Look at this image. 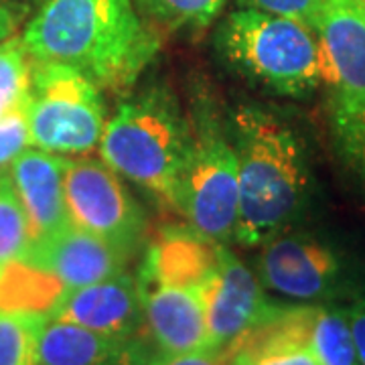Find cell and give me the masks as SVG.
Wrapping results in <instances>:
<instances>
[{
    "label": "cell",
    "mask_w": 365,
    "mask_h": 365,
    "mask_svg": "<svg viewBox=\"0 0 365 365\" xmlns=\"http://www.w3.org/2000/svg\"><path fill=\"white\" fill-rule=\"evenodd\" d=\"M21 39L33 59L73 67L112 91L128 90L160 47L134 0H45Z\"/></svg>",
    "instance_id": "6da1fadb"
},
{
    "label": "cell",
    "mask_w": 365,
    "mask_h": 365,
    "mask_svg": "<svg viewBox=\"0 0 365 365\" xmlns=\"http://www.w3.org/2000/svg\"><path fill=\"white\" fill-rule=\"evenodd\" d=\"M237 157L240 211L234 240L262 246L287 230L311 193L307 148L294 128L260 106L244 104L230 118Z\"/></svg>",
    "instance_id": "7a4b0ae2"
},
{
    "label": "cell",
    "mask_w": 365,
    "mask_h": 365,
    "mask_svg": "<svg viewBox=\"0 0 365 365\" xmlns=\"http://www.w3.org/2000/svg\"><path fill=\"white\" fill-rule=\"evenodd\" d=\"M189 136L191 124L175 96L169 88L155 86L118 106L98 148L108 167L175 209Z\"/></svg>",
    "instance_id": "3957f363"
},
{
    "label": "cell",
    "mask_w": 365,
    "mask_h": 365,
    "mask_svg": "<svg viewBox=\"0 0 365 365\" xmlns=\"http://www.w3.org/2000/svg\"><path fill=\"white\" fill-rule=\"evenodd\" d=\"M223 59L240 76L280 96H307L323 83V57L311 25L242 6L217 33Z\"/></svg>",
    "instance_id": "277c9868"
},
{
    "label": "cell",
    "mask_w": 365,
    "mask_h": 365,
    "mask_svg": "<svg viewBox=\"0 0 365 365\" xmlns=\"http://www.w3.org/2000/svg\"><path fill=\"white\" fill-rule=\"evenodd\" d=\"M25 114L31 146L63 157L96 150L106 128L100 88L78 69L53 61H31Z\"/></svg>",
    "instance_id": "5b68a950"
},
{
    "label": "cell",
    "mask_w": 365,
    "mask_h": 365,
    "mask_svg": "<svg viewBox=\"0 0 365 365\" xmlns=\"http://www.w3.org/2000/svg\"><path fill=\"white\" fill-rule=\"evenodd\" d=\"M191 124L182 158L175 211L189 225L213 242L234 240L240 211L237 157L232 140L205 110Z\"/></svg>",
    "instance_id": "8992f818"
},
{
    "label": "cell",
    "mask_w": 365,
    "mask_h": 365,
    "mask_svg": "<svg viewBox=\"0 0 365 365\" xmlns=\"http://www.w3.org/2000/svg\"><path fill=\"white\" fill-rule=\"evenodd\" d=\"M66 205L69 222L134 254L146 222L120 175L104 160L67 158Z\"/></svg>",
    "instance_id": "52a82bcc"
},
{
    "label": "cell",
    "mask_w": 365,
    "mask_h": 365,
    "mask_svg": "<svg viewBox=\"0 0 365 365\" xmlns=\"http://www.w3.org/2000/svg\"><path fill=\"white\" fill-rule=\"evenodd\" d=\"M262 284L297 300L329 299L341 282L337 252L304 232H278L262 244Z\"/></svg>",
    "instance_id": "ba28073f"
},
{
    "label": "cell",
    "mask_w": 365,
    "mask_h": 365,
    "mask_svg": "<svg viewBox=\"0 0 365 365\" xmlns=\"http://www.w3.org/2000/svg\"><path fill=\"white\" fill-rule=\"evenodd\" d=\"M205 307L211 347L222 351L280 309L266 299L248 266L223 244H217V268L205 284Z\"/></svg>",
    "instance_id": "9c48e42d"
},
{
    "label": "cell",
    "mask_w": 365,
    "mask_h": 365,
    "mask_svg": "<svg viewBox=\"0 0 365 365\" xmlns=\"http://www.w3.org/2000/svg\"><path fill=\"white\" fill-rule=\"evenodd\" d=\"M132 254L73 223L31 244L23 260L53 276L67 290L88 287L124 272Z\"/></svg>",
    "instance_id": "30bf717a"
},
{
    "label": "cell",
    "mask_w": 365,
    "mask_h": 365,
    "mask_svg": "<svg viewBox=\"0 0 365 365\" xmlns=\"http://www.w3.org/2000/svg\"><path fill=\"white\" fill-rule=\"evenodd\" d=\"M323 83L341 96H365V4L359 0H323L313 25Z\"/></svg>",
    "instance_id": "8fae6325"
},
{
    "label": "cell",
    "mask_w": 365,
    "mask_h": 365,
    "mask_svg": "<svg viewBox=\"0 0 365 365\" xmlns=\"http://www.w3.org/2000/svg\"><path fill=\"white\" fill-rule=\"evenodd\" d=\"M49 319L91 329L114 339L128 341L144 325V304L138 280L120 272L88 287L67 290Z\"/></svg>",
    "instance_id": "7c38bea8"
},
{
    "label": "cell",
    "mask_w": 365,
    "mask_h": 365,
    "mask_svg": "<svg viewBox=\"0 0 365 365\" xmlns=\"http://www.w3.org/2000/svg\"><path fill=\"white\" fill-rule=\"evenodd\" d=\"M67 158L37 146H29L11 165V182L25 209L33 242L66 230Z\"/></svg>",
    "instance_id": "4fadbf2b"
},
{
    "label": "cell",
    "mask_w": 365,
    "mask_h": 365,
    "mask_svg": "<svg viewBox=\"0 0 365 365\" xmlns=\"http://www.w3.org/2000/svg\"><path fill=\"white\" fill-rule=\"evenodd\" d=\"M138 287L144 323L160 351L189 353L211 347L205 287L185 288L153 282H138Z\"/></svg>",
    "instance_id": "5bb4252c"
},
{
    "label": "cell",
    "mask_w": 365,
    "mask_h": 365,
    "mask_svg": "<svg viewBox=\"0 0 365 365\" xmlns=\"http://www.w3.org/2000/svg\"><path fill=\"white\" fill-rule=\"evenodd\" d=\"M217 244L189 227H167L146 252L138 282L205 287L217 268Z\"/></svg>",
    "instance_id": "9a60e30c"
},
{
    "label": "cell",
    "mask_w": 365,
    "mask_h": 365,
    "mask_svg": "<svg viewBox=\"0 0 365 365\" xmlns=\"http://www.w3.org/2000/svg\"><path fill=\"white\" fill-rule=\"evenodd\" d=\"M128 341L114 339L91 329L47 319L37 341L35 365H132Z\"/></svg>",
    "instance_id": "2e32d148"
},
{
    "label": "cell",
    "mask_w": 365,
    "mask_h": 365,
    "mask_svg": "<svg viewBox=\"0 0 365 365\" xmlns=\"http://www.w3.org/2000/svg\"><path fill=\"white\" fill-rule=\"evenodd\" d=\"M329 124L337 155L365 191V96L333 93Z\"/></svg>",
    "instance_id": "e0dca14e"
},
{
    "label": "cell",
    "mask_w": 365,
    "mask_h": 365,
    "mask_svg": "<svg viewBox=\"0 0 365 365\" xmlns=\"http://www.w3.org/2000/svg\"><path fill=\"white\" fill-rule=\"evenodd\" d=\"M309 349L319 365H361L355 349L347 311L313 307L309 325Z\"/></svg>",
    "instance_id": "ac0fdd59"
},
{
    "label": "cell",
    "mask_w": 365,
    "mask_h": 365,
    "mask_svg": "<svg viewBox=\"0 0 365 365\" xmlns=\"http://www.w3.org/2000/svg\"><path fill=\"white\" fill-rule=\"evenodd\" d=\"M227 0H134L136 11L150 29H203L217 19Z\"/></svg>",
    "instance_id": "d6986e66"
},
{
    "label": "cell",
    "mask_w": 365,
    "mask_h": 365,
    "mask_svg": "<svg viewBox=\"0 0 365 365\" xmlns=\"http://www.w3.org/2000/svg\"><path fill=\"white\" fill-rule=\"evenodd\" d=\"M49 314L0 309V365H35L37 341Z\"/></svg>",
    "instance_id": "ffe728a7"
},
{
    "label": "cell",
    "mask_w": 365,
    "mask_h": 365,
    "mask_svg": "<svg viewBox=\"0 0 365 365\" xmlns=\"http://www.w3.org/2000/svg\"><path fill=\"white\" fill-rule=\"evenodd\" d=\"M33 244L31 225L9 173L0 175V272L23 260Z\"/></svg>",
    "instance_id": "44dd1931"
},
{
    "label": "cell",
    "mask_w": 365,
    "mask_h": 365,
    "mask_svg": "<svg viewBox=\"0 0 365 365\" xmlns=\"http://www.w3.org/2000/svg\"><path fill=\"white\" fill-rule=\"evenodd\" d=\"M31 55L26 53L21 37L0 43V93L9 104L25 106L31 86Z\"/></svg>",
    "instance_id": "7402d4cb"
},
{
    "label": "cell",
    "mask_w": 365,
    "mask_h": 365,
    "mask_svg": "<svg viewBox=\"0 0 365 365\" xmlns=\"http://www.w3.org/2000/svg\"><path fill=\"white\" fill-rule=\"evenodd\" d=\"M31 146L25 106H16L0 122V175L11 170L16 157Z\"/></svg>",
    "instance_id": "603a6c76"
},
{
    "label": "cell",
    "mask_w": 365,
    "mask_h": 365,
    "mask_svg": "<svg viewBox=\"0 0 365 365\" xmlns=\"http://www.w3.org/2000/svg\"><path fill=\"white\" fill-rule=\"evenodd\" d=\"M237 2L248 9L290 16V19L307 23V25H313L314 14L321 9L323 0H237Z\"/></svg>",
    "instance_id": "cb8c5ba5"
},
{
    "label": "cell",
    "mask_w": 365,
    "mask_h": 365,
    "mask_svg": "<svg viewBox=\"0 0 365 365\" xmlns=\"http://www.w3.org/2000/svg\"><path fill=\"white\" fill-rule=\"evenodd\" d=\"M146 365H227L222 349H199L189 353H158Z\"/></svg>",
    "instance_id": "d4e9b609"
},
{
    "label": "cell",
    "mask_w": 365,
    "mask_h": 365,
    "mask_svg": "<svg viewBox=\"0 0 365 365\" xmlns=\"http://www.w3.org/2000/svg\"><path fill=\"white\" fill-rule=\"evenodd\" d=\"M347 317H349V327H351L359 364L365 365V297L353 302L351 309L347 311Z\"/></svg>",
    "instance_id": "484cf974"
},
{
    "label": "cell",
    "mask_w": 365,
    "mask_h": 365,
    "mask_svg": "<svg viewBox=\"0 0 365 365\" xmlns=\"http://www.w3.org/2000/svg\"><path fill=\"white\" fill-rule=\"evenodd\" d=\"M26 9L13 4V2H0V43L14 37L19 31L21 21L25 16Z\"/></svg>",
    "instance_id": "4316f807"
},
{
    "label": "cell",
    "mask_w": 365,
    "mask_h": 365,
    "mask_svg": "<svg viewBox=\"0 0 365 365\" xmlns=\"http://www.w3.org/2000/svg\"><path fill=\"white\" fill-rule=\"evenodd\" d=\"M11 110H13V106L9 104V100H6V98H4V96L0 93V122H2V118L6 116V114H9Z\"/></svg>",
    "instance_id": "83f0119b"
},
{
    "label": "cell",
    "mask_w": 365,
    "mask_h": 365,
    "mask_svg": "<svg viewBox=\"0 0 365 365\" xmlns=\"http://www.w3.org/2000/svg\"><path fill=\"white\" fill-rule=\"evenodd\" d=\"M359 2H364V4H365V0H359Z\"/></svg>",
    "instance_id": "f1b7e54d"
}]
</instances>
